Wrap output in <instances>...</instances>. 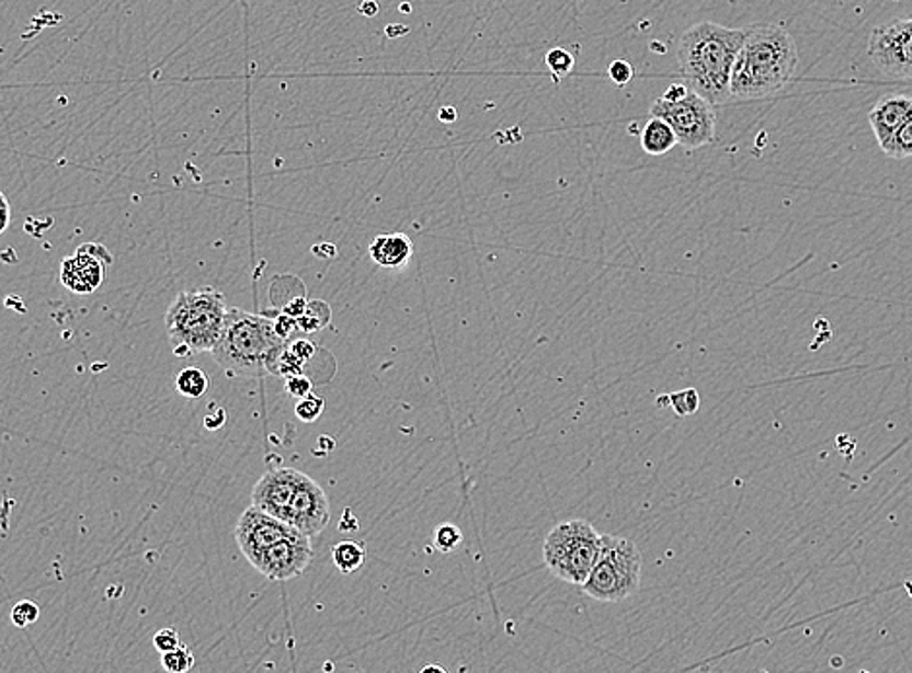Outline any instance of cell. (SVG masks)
<instances>
[{"label":"cell","mask_w":912,"mask_h":673,"mask_svg":"<svg viewBox=\"0 0 912 673\" xmlns=\"http://www.w3.org/2000/svg\"><path fill=\"white\" fill-rule=\"evenodd\" d=\"M301 476L304 471L296 470V468L266 471L254 486L253 495H251L253 505L282 521L292 497L296 493Z\"/></svg>","instance_id":"13"},{"label":"cell","mask_w":912,"mask_h":673,"mask_svg":"<svg viewBox=\"0 0 912 673\" xmlns=\"http://www.w3.org/2000/svg\"><path fill=\"white\" fill-rule=\"evenodd\" d=\"M745 27H725L702 22L685 30L677 43V62L685 84L713 105L730 98V77L742 47Z\"/></svg>","instance_id":"2"},{"label":"cell","mask_w":912,"mask_h":673,"mask_svg":"<svg viewBox=\"0 0 912 673\" xmlns=\"http://www.w3.org/2000/svg\"><path fill=\"white\" fill-rule=\"evenodd\" d=\"M602 534L583 518L559 522L544 541V563L561 581L583 586L598 559Z\"/></svg>","instance_id":"6"},{"label":"cell","mask_w":912,"mask_h":673,"mask_svg":"<svg viewBox=\"0 0 912 673\" xmlns=\"http://www.w3.org/2000/svg\"><path fill=\"white\" fill-rule=\"evenodd\" d=\"M659 406H670L680 418L685 415H693L699 410V392L695 388H685L680 392H672V395L659 398Z\"/></svg>","instance_id":"20"},{"label":"cell","mask_w":912,"mask_h":673,"mask_svg":"<svg viewBox=\"0 0 912 673\" xmlns=\"http://www.w3.org/2000/svg\"><path fill=\"white\" fill-rule=\"evenodd\" d=\"M456 117H458V113H456L455 107H443L440 111V121H443V123H453Z\"/></svg>","instance_id":"35"},{"label":"cell","mask_w":912,"mask_h":673,"mask_svg":"<svg viewBox=\"0 0 912 673\" xmlns=\"http://www.w3.org/2000/svg\"><path fill=\"white\" fill-rule=\"evenodd\" d=\"M314 547L309 536L301 532H294L292 536L280 539L274 546L266 547L261 556L254 559L253 567L271 581H292L311 563Z\"/></svg>","instance_id":"9"},{"label":"cell","mask_w":912,"mask_h":673,"mask_svg":"<svg viewBox=\"0 0 912 673\" xmlns=\"http://www.w3.org/2000/svg\"><path fill=\"white\" fill-rule=\"evenodd\" d=\"M677 146V138L666 121L652 117L641 130V148L651 156L668 153Z\"/></svg>","instance_id":"16"},{"label":"cell","mask_w":912,"mask_h":673,"mask_svg":"<svg viewBox=\"0 0 912 673\" xmlns=\"http://www.w3.org/2000/svg\"><path fill=\"white\" fill-rule=\"evenodd\" d=\"M10 226V204L7 196L0 193V236L9 229Z\"/></svg>","instance_id":"31"},{"label":"cell","mask_w":912,"mask_h":673,"mask_svg":"<svg viewBox=\"0 0 912 673\" xmlns=\"http://www.w3.org/2000/svg\"><path fill=\"white\" fill-rule=\"evenodd\" d=\"M98 244H82L77 253L60 262V282L72 294H93L102 286L105 270L111 264V254L103 247L100 254H95Z\"/></svg>","instance_id":"12"},{"label":"cell","mask_w":912,"mask_h":673,"mask_svg":"<svg viewBox=\"0 0 912 673\" xmlns=\"http://www.w3.org/2000/svg\"><path fill=\"white\" fill-rule=\"evenodd\" d=\"M296 528L287 522L280 521L272 514L264 513L256 506H249L236 526V541L249 563H253L266 547L274 546L280 539L292 536Z\"/></svg>","instance_id":"11"},{"label":"cell","mask_w":912,"mask_h":673,"mask_svg":"<svg viewBox=\"0 0 912 673\" xmlns=\"http://www.w3.org/2000/svg\"><path fill=\"white\" fill-rule=\"evenodd\" d=\"M282 521L309 538L319 536L330 521L329 497L324 489L304 474Z\"/></svg>","instance_id":"10"},{"label":"cell","mask_w":912,"mask_h":673,"mask_svg":"<svg viewBox=\"0 0 912 673\" xmlns=\"http://www.w3.org/2000/svg\"><path fill=\"white\" fill-rule=\"evenodd\" d=\"M911 113V95L887 93L884 98H879L876 105L871 107L868 121H870L871 130H874V136H876L881 150L886 148L889 138L893 136L897 128L903 125L904 118L909 117Z\"/></svg>","instance_id":"14"},{"label":"cell","mask_w":912,"mask_h":673,"mask_svg":"<svg viewBox=\"0 0 912 673\" xmlns=\"http://www.w3.org/2000/svg\"><path fill=\"white\" fill-rule=\"evenodd\" d=\"M400 10H402V12H410V10H412V7H410V4H402V9Z\"/></svg>","instance_id":"36"},{"label":"cell","mask_w":912,"mask_h":673,"mask_svg":"<svg viewBox=\"0 0 912 673\" xmlns=\"http://www.w3.org/2000/svg\"><path fill=\"white\" fill-rule=\"evenodd\" d=\"M652 117L666 121L674 130L677 144L685 150H697L715 142L717 136V113L709 100L695 90H687L680 100L659 98L651 105Z\"/></svg>","instance_id":"7"},{"label":"cell","mask_w":912,"mask_h":673,"mask_svg":"<svg viewBox=\"0 0 912 673\" xmlns=\"http://www.w3.org/2000/svg\"><path fill=\"white\" fill-rule=\"evenodd\" d=\"M161 665H163V670L170 673H186L193 670V665H195V654H193V650L191 648L181 647L175 648V650H171V652H166V654H161Z\"/></svg>","instance_id":"21"},{"label":"cell","mask_w":912,"mask_h":673,"mask_svg":"<svg viewBox=\"0 0 912 673\" xmlns=\"http://www.w3.org/2000/svg\"><path fill=\"white\" fill-rule=\"evenodd\" d=\"M357 10H360L362 14H365V16L372 18L379 12V4H377L375 0H364V2L357 7Z\"/></svg>","instance_id":"34"},{"label":"cell","mask_w":912,"mask_h":673,"mask_svg":"<svg viewBox=\"0 0 912 673\" xmlns=\"http://www.w3.org/2000/svg\"><path fill=\"white\" fill-rule=\"evenodd\" d=\"M10 619L16 625L18 629H26L39 619V607L30 600L18 602L16 606L12 607Z\"/></svg>","instance_id":"26"},{"label":"cell","mask_w":912,"mask_h":673,"mask_svg":"<svg viewBox=\"0 0 912 673\" xmlns=\"http://www.w3.org/2000/svg\"><path fill=\"white\" fill-rule=\"evenodd\" d=\"M546 67L549 68V72L556 77V82H558L559 78L571 75V70L574 68V57L563 47L549 49L546 53Z\"/></svg>","instance_id":"23"},{"label":"cell","mask_w":912,"mask_h":673,"mask_svg":"<svg viewBox=\"0 0 912 673\" xmlns=\"http://www.w3.org/2000/svg\"><path fill=\"white\" fill-rule=\"evenodd\" d=\"M642 557L631 539L602 534L598 559L583 590L598 602H622L641 586Z\"/></svg>","instance_id":"5"},{"label":"cell","mask_w":912,"mask_h":673,"mask_svg":"<svg viewBox=\"0 0 912 673\" xmlns=\"http://www.w3.org/2000/svg\"><path fill=\"white\" fill-rule=\"evenodd\" d=\"M608 77L617 88H624L634 78V67L627 60H614L608 67Z\"/></svg>","instance_id":"29"},{"label":"cell","mask_w":912,"mask_h":673,"mask_svg":"<svg viewBox=\"0 0 912 673\" xmlns=\"http://www.w3.org/2000/svg\"><path fill=\"white\" fill-rule=\"evenodd\" d=\"M367 559V551L362 544L355 541H340L332 547V561L337 564L342 574H352V572L360 571Z\"/></svg>","instance_id":"17"},{"label":"cell","mask_w":912,"mask_h":673,"mask_svg":"<svg viewBox=\"0 0 912 673\" xmlns=\"http://www.w3.org/2000/svg\"><path fill=\"white\" fill-rule=\"evenodd\" d=\"M884 152L893 160H907L912 158V113L904 118L903 125L897 128L893 136L889 138Z\"/></svg>","instance_id":"19"},{"label":"cell","mask_w":912,"mask_h":673,"mask_svg":"<svg viewBox=\"0 0 912 673\" xmlns=\"http://www.w3.org/2000/svg\"><path fill=\"white\" fill-rule=\"evenodd\" d=\"M460 541H463V531L451 522L441 524L433 532V546L437 547L441 554L455 551L456 547L460 546Z\"/></svg>","instance_id":"22"},{"label":"cell","mask_w":912,"mask_h":673,"mask_svg":"<svg viewBox=\"0 0 912 673\" xmlns=\"http://www.w3.org/2000/svg\"><path fill=\"white\" fill-rule=\"evenodd\" d=\"M286 390L287 395L294 396V398H304V396L311 395L314 392V383L309 377H305L304 373H297V375H289L286 377Z\"/></svg>","instance_id":"27"},{"label":"cell","mask_w":912,"mask_h":673,"mask_svg":"<svg viewBox=\"0 0 912 673\" xmlns=\"http://www.w3.org/2000/svg\"><path fill=\"white\" fill-rule=\"evenodd\" d=\"M337 253H339V249L332 243L315 244L314 247V254L319 259H334Z\"/></svg>","instance_id":"33"},{"label":"cell","mask_w":912,"mask_h":673,"mask_svg":"<svg viewBox=\"0 0 912 673\" xmlns=\"http://www.w3.org/2000/svg\"><path fill=\"white\" fill-rule=\"evenodd\" d=\"M414 243L406 233H383L369 244V256L380 269L400 270L412 261Z\"/></svg>","instance_id":"15"},{"label":"cell","mask_w":912,"mask_h":673,"mask_svg":"<svg viewBox=\"0 0 912 673\" xmlns=\"http://www.w3.org/2000/svg\"><path fill=\"white\" fill-rule=\"evenodd\" d=\"M287 347H289V352H292V354H296L297 357L305 363L309 362V360L314 357L315 352H317L315 344H311L309 340H301V338H299V340H294L292 344H287Z\"/></svg>","instance_id":"30"},{"label":"cell","mask_w":912,"mask_h":673,"mask_svg":"<svg viewBox=\"0 0 912 673\" xmlns=\"http://www.w3.org/2000/svg\"><path fill=\"white\" fill-rule=\"evenodd\" d=\"M321 305L322 301L307 305V309H305L304 315L297 319V327H299V330H304L307 334H314L317 330H321L322 327H327V324H329L330 312L319 315Z\"/></svg>","instance_id":"25"},{"label":"cell","mask_w":912,"mask_h":673,"mask_svg":"<svg viewBox=\"0 0 912 673\" xmlns=\"http://www.w3.org/2000/svg\"><path fill=\"white\" fill-rule=\"evenodd\" d=\"M322 410H324V398L315 395V392L297 400V420L305 421V423H314V421L319 420L322 415Z\"/></svg>","instance_id":"24"},{"label":"cell","mask_w":912,"mask_h":673,"mask_svg":"<svg viewBox=\"0 0 912 673\" xmlns=\"http://www.w3.org/2000/svg\"><path fill=\"white\" fill-rule=\"evenodd\" d=\"M798 62L800 53L785 27L777 24L745 27L730 77V98L761 100L785 90L795 78Z\"/></svg>","instance_id":"1"},{"label":"cell","mask_w":912,"mask_h":673,"mask_svg":"<svg viewBox=\"0 0 912 673\" xmlns=\"http://www.w3.org/2000/svg\"><path fill=\"white\" fill-rule=\"evenodd\" d=\"M307 305L309 304L305 301L304 297H297V299H294L292 304H287L286 307H284V312L289 315V317H294V319H299V317L304 315L305 309H307Z\"/></svg>","instance_id":"32"},{"label":"cell","mask_w":912,"mask_h":673,"mask_svg":"<svg viewBox=\"0 0 912 673\" xmlns=\"http://www.w3.org/2000/svg\"><path fill=\"white\" fill-rule=\"evenodd\" d=\"M287 340L276 332L271 317L228 309L226 324L212 355L229 377L276 375Z\"/></svg>","instance_id":"3"},{"label":"cell","mask_w":912,"mask_h":673,"mask_svg":"<svg viewBox=\"0 0 912 673\" xmlns=\"http://www.w3.org/2000/svg\"><path fill=\"white\" fill-rule=\"evenodd\" d=\"M153 647L158 652L161 654H166V652H171V650H175V648L181 647V639H179V632L175 629H171V627H166V629H160V631L153 635Z\"/></svg>","instance_id":"28"},{"label":"cell","mask_w":912,"mask_h":673,"mask_svg":"<svg viewBox=\"0 0 912 673\" xmlns=\"http://www.w3.org/2000/svg\"><path fill=\"white\" fill-rule=\"evenodd\" d=\"M208 385H210L208 375L203 369H196V367H186V369L181 370L178 380H175L179 395L185 396V398H201V396L206 395Z\"/></svg>","instance_id":"18"},{"label":"cell","mask_w":912,"mask_h":673,"mask_svg":"<svg viewBox=\"0 0 912 673\" xmlns=\"http://www.w3.org/2000/svg\"><path fill=\"white\" fill-rule=\"evenodd\" d=\"M868 57L884 77L912 80V18L874 27Z\"/></svg>","instance_id":"8"},{"label":"cell","mask_w":912,"mask_h":673,"mask_svg":"<svg viewBox=\"0 0 912 673\" xmlns=\"http://www.w3.org/2000/svg\"><path fill=\"white\" fill-rule=\"evenodd\" d=\"M226 297L214 287L183 292L166 312V330L173 347L189 354L212 352L226 324Z\"/></svg>","instance_id":"4"}]
</instances>
